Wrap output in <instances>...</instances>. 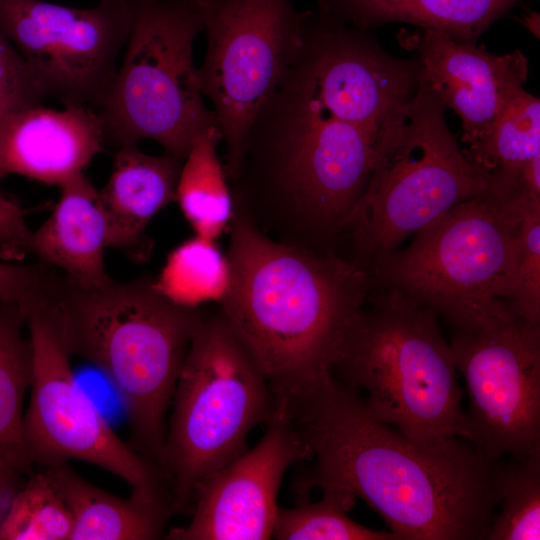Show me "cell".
<instances>
[{
	"label": "cell",
	"instance_id": "6da1fadb",
	"mask_svg": "<svg viewBox=\"0 0 540 540\" xmlns=\"http://www.w3.org/2000/svg\"><path fill=\"white\" fill-rule=\"evenodd\" d=\"M310 452L301 492L337 487L363 499L399 540H485L499 460L462 437L420 443L372 416L333 378L286 413Z\"/></svg>",
	"mask_w": 540,
	"mask_h": 540
},
{
	"label": "cell",
	"instance_id": "7a4b0ae2",
	"mask_svg": "<svg viewBox=\"0 0 540 540\" xmlns=\"http://www.w3.org/2000/svg\"><path fill=\"white\" fill-rule=\"evenodd\" d=\"M228 230L231 281L220 310L263 369L275 411L285 413L333 378L372 276L357 260L270 239L235 198Z\"/></svg>",
	"mask_w": 540,
	"mask_h": 540
},
{
	"label": "cell",
	"instance_id": "3957f363",
	"mask_svg": "<svg viewBox=\"0 0 540 540\" xmlns=\"http://www.w3.org/2000/svg\"><path fill=\"white\" fill-rule=\"evenodd\" d=\"M52 294L70 355L109 378L126 407L128 443L160 468L166 415L204 312L173 303L149 277L84 288L59 272Z\"/></svg>",
	"mask_w": 540,
	"mask_h": 540
},
{
	"label": "cell",
	"instance_id": "277c9868",
	"mask_svg": "<svg viewBox=\"0 0 540 540\" xmlns=\"http://www.w3.org/2000/svg\"><path fill=\"white\" fill-rule=\"evenodd\" d=\"M367 302L341 337L334 378L372 416L412 440H468L463 391L436 312L391 287L371 290Z\"/></svg>",
	"mask_w": 540,
	"mask_h": 540
},
{
	"label": "cell",
	"instance_id": "5b68a950",
	"mask_svg": "<svg viewBox=\"0 0 540 540\" xmlns=\"http://www.w3.org/2000/svg\"><path fill=\"white\" fill-rule=\"evenodd\" d=\"M377 139L337 120L288 73L262 106L244 144L233 196L276 205L313 230L336 233L360 200Z\"/></svg>",
	"mask_w": 540,
	"mask_h": 540
},
{
	"label": "cell",
	"instance_id": "8992f818",
	"mask_svg": "<svg viewBox=\"0 0 540 540\" xmlns=\"http://www.w3.org/2000/svg\"><path fill=\"white\" fill-rule=\"evenodd\" d=\"M160 459L173 513L192 509L201 483L242 454L276 405L259 362L219 309L203 313L171 402Z\"/></svg>",
	"mask_w": 540,
	"mask_h": 540
},
{
	"label": "cell",
	"instance_id": "52a82bcc",
	"mask_svg": "<svg viewBox=\"0 0 540 540\" xmlns=\"http://www.w3.org/2000/svg\"><path fill=\"white\" fill-rule=\"evenodd\" d=\"M537 204L489 191L466 200L416 232L407 248L369 263L373 285L402 291L457 328L505 320L514 315L505 298L523 213Z\"/></svg>",
	"mask_w": 540,
	"mask_h": 540
},
{
	"label": "cell",
	"instance_id": "ba28073f",
	"mask_svg": "<svg viewBox=\"0 0 540 540\" xmlns=\"http://www.w3.org/2000/svg\"><path fill=\"white\" fill-rule=\"evenodd\" d=\"M417 85L380 132L367 186L345 227L364 265L489 189V174L448 128L443 101L418 74Z\"/></svg>",
	"mask_w": 540,
	"mask_h": 540
},
{
	"label": "cell",
	"instance_id": "9c48e42d",
	"mask_svg": "<svg viewBox=\"0 0 540 540\" xmlns=\"http://www.w3.org/2000/svg\"><path fill=\"white\" fill-rule=\"evenodd\" d=\"M202 31L198 0H134L123 57L97 111L105 145L152 140L183 161L202 132L219 127L193 61Z\"/></svg>",
	"mask_w": 540,
	"mask_h": 540
},
{
	"label": "cell",
	"instance_id": "30bf717a",
	"mask_svg": "<svg viewBox=\"0 0 540 540\" xmlns=\"http://www.w3.org/2000/svg\"><path fill=\"white\" fill-rule=\"evenodd\" d=\"M23 303L33 357L29 405L23 415L31 464L47 469L85 461L127 482L131 495L171 505L161 469L119 438L78 385L52 286Z\"/></svg>",
	"mask_w": 540,
	"mask_h": 540
},
{
	"label": "cell",
	"instance_id": "8fae6325",
	"mask_svg": "<svg viewBox=\"0 0 540 540\" xmlns=\"http://www.w3.org/2000/svg\"><path fill=\"white\" fill-rule=\"evenodd\" d=\"M206 50L198 75L225 143L228 181L238 175L256 115L297 56L305 11L291 0H198Z\"/></svg>",
	"mask_w": 540,
	"mask_h": 540
},
{
	"label": "cell",
	"instance_id": "7c38bea8",
	"mask_svg": "<svg viewBox=\"0 0 540 540\" xmlns=\"http://www.w3.org/2000/svg\"><path fill=\"white\" fill-rule=\"evenodd\" d=\"M134 0L75 8L43 0H0V31L24 60L43 100L96 111L112 84Z\"/></svg>",
	"mask_w": 540,
	"mask_h": 540
},
{
	"label": "cell",
	"instance_id": "4fadbf2b",
	"mask_svg": "<svg viewBox=\"0 0 540 540\" xmlns=\"http://www.w3.org/2000/svg\"><path fill=\"white\" fill-rule=\"evenodd\" d=\"M454 328L449 343L469 396L468 441L493 461L540 452V324L512 315Z\"/></svg>",
	"mask_w": 540,
	"mask_h": 540
},
{
	"label": "cell",
	"instance_id": "5bb4252c",
	"mask_svg": "<svg viewBox=\"0 0 540 540\" xmlns=\"http://www.w3.org/2000/svg\"><path fill=\"white\" fill-rule=\"evenodd\" d=\"M289 72L327 114L377 140L413 96L418 74L320 8L305 10Z\"/></svg>",
	"mask_w": 540,
	"mask_h": 540
},
{
	"label": "cell",
	"instance_id": "9a60e30c",
	"mask_svg": "<svg viewBox=\"0 0 540 540\" xmlns=\"http://www.w3.org/2000/svg\"><path fill=\"white\" fill-rule=\"evenodd\" d=\"M309 460V449L292 421L275 411L264 435L252 449H246L201 483L190 522L172 528L164 538H272L283 476L291 465Z\"/></svg>",
	"mask_w": 540,
	"mask_h": 540
},
{
	"label": "cell",
	"instance_id": "2e32d148",
	"mask_svg": "<svg viewBox=\"0 0 540 540\" xmlns=\"http://www.w3.org/2000/svg\"><path fill=\"white\" fill-rule=\"evenodd\" d=\"M403 36L421 58L418 76L460 117L468 147L488 135L523 89L528 60L520 51L496 56L483 46L428 29Z\"/></svg>",
	"mask_w": 540,
	"mask_h": 540
},
{
	"label": "cell",
	"instance_id": "e0dca14e",
	"mask_svg": "<svg viewBox=\"0 0 540 540\" xmlns=\"http://www.w3.org/2000/svg\"><path fill=\"white\" fill-rule=\"evenodd\" d=\"M104 146L96 110L28 104L0 121V179L18 175L60 186L83 172Z\"/></svg>",
	"mask_w": 540,
	"mask_h": 540
},
{
	"label": "cell",
	"instance_id": "ac0fdd59",
	"mask_svg": "<svg viewBox=\"0 0 540 540\" xmlns=\"http://www.w3.org/2000/svg\"><path fill=\"white\" fill-rule=\"evenodd\" d=\"M169 154L150 155L137 144L116 148L111 174L99 199L107 224V248L140 259L148 253L145 230L152 218L176 198L182 166Z\"/></svg>",
	"mask_w": 540,
	"mask_h": 540
},
{
	"label": "cell",
	"instance_id": "d6986e66",
	"mask_svg": "<svg viewBox=\"0 0 540 540\" xmlns=\"http://www.w3.org/2000/svg\"><path fill=\"white\" fill-rule=\"evenodd\" d=\"M59 187V199L51 215L33 231L31 254L59 270L74 285H103L111 278L104 266L107 224L99 190L84 172Z\"/></svg>",
	"mask_w": 540,
	"mask_h": 540
},
{
	"label": "cell",
	"instance_id": "ffe728a7",
	"mask_svg": "<svg viewBox=\"0 0 540 540\" xmlns=\"http://www.w3.org/2000/svg\"><path fill=\"white\" fill-rule=\"evenodd\" d=\"M73 518L69 540H154L164 538L173 514L167 502L115 496L78 475L68 463L46 469Z\"/></svg>",
	"mask_w": 540,
	"mask_h": 540
},
{
	"label": "cell",
	"instance_id": "44dd1931",
	"mask_svg": "<svg viewBox=\"0 0 540 540\" xmlns=\"http://www.w3.org/2000/svg\"><path fill=\"white\" fill-rule=\"evenodd\" d=\"M26 308L0 303V494L11 499L35 471L23 439V404L33 369L32 346L24 335Z\"/></svg>",
	"mask_w": 540,
	"mask_h": 540
},
{
	"label": "cell",
	"instance_id": "7402d4cb",
	"mask_svg": "<svg viewBox=\"0 0 540 540\" xmlns=\"http://www.w3.org/2000/svg\"><path fill=\"white\" fill-rule=\"evenodd\" d=\"M318 8L357 27L404 22L475 43L523 0H317Z\"/></svg>",
	"mask_w": 540,
	"mask_h": 540
},
{
	"label": "cell",
	"instance_id": "603a6c76",
	"mask_svg": "<svg viewBox=\"0 0 540 540\" xmlns=\"http://www.w3.org/2000/svg\"><path fill=\"white\" fill-rule=\"evenodd\" d=\"M222 141L218 126L202 132L182 162L176 198L194 234L216 240L228 230L234 215V199L217 154Z\"/></svg>",
	"mask_w": 540,
	"mask_h": 540
},
{
	"label": "cell",
	"instance_id": "cb8c5ba5",
	"mask_svg": "<svg viewBox=\"0 0 540 540\" xmlns=\"http://www.w3.org/2000/svg\"><path fill=\"white\" fill-rule=\"evenodd\" d=\"M490 178L521 172L540 155V101L524 88L505 107L493 128L477 144L463 150Z\"/></svg>",
	"mask_w": 540,
	"mask_h": 540
},
{
	"label": "cell",
	"instance_id": "d4e9b609",
	"mask_svg": "<svg viewBox=\"0 0 540 540\" xmlns=\"http://www.w3.org/2000/svg\"><path fill=\"white\" fill-rule=\"evenodd\" d=\"M230 281L227 255L214 240L194 235L170 252L154 285L173 303L196 308L207 302H220Z\"/></svg>",
	"mask_w": 540,
	"mask_h": 540
},
{
	"label": "cell",
	"instance_id": "484cf974",
	"mask_svg": "<svg viewBox=\"0 0 540 540\" xmlns=\"http://www.w3.org/2000/svg\"><path fill=\"white\" fill-rule=\"evenodd\" d=\"M497 489L486 540H539L540 452L500 459Z\"/></svg>",
	"mask_w": 540,
	"mask_h": 540
},
{
	"label": "cell",
	"instance_id": "4316f807",
	"mask_svg": "<svg viewBox=\"0 0 540 540\" xmlns=\"http://www.w3.org/2000/svg\"><path fill=\"white\" fill-rule=\"evenodd\" d=\"M317 502L278 508L273 535L279 540H399L391 531L374 530L353 521L347 513L356 497L337 487L321 490Z\"/></svg>",
	"mask_w": 540,
	"mask_h": 540
},
{
	"label": "cell",
	"instance_id": "83f0119b",
	"mask_svg": "<svg viewBox=\"0 0 540 540\" xmlns=\"http://www.w3.org/2000/svg\"><path fill=\"white\" fill-rule=\"evenodd\" d=\"M72 514L46 469L34 471L11 498L0 525L3 540H69Z\"/></svg>",
	"mask_w": 540,
	"mask_h": 540
},
{
	"label": "cell",
	"instance_id": "f1b7e54d",
	"mask_svg": "<svg viewBox=\"0 0 540 540\" xmlns=\"http://www.w3.org/2000/svg\"><path fill=\"white\" fill-rule=\"evenodd\" d=\"M505 303L513 314L540 324V204L523 213L519 248Z\"/></svg>",
	"mask_w": 540,
	"mask_h": 540
},
{
	"label": "cell",
	"instance_id": "f546056e",
	"mask_svg": "<svg viewBox=\"0 0 540 540\" xmlns=\"http://www.w3.org/2000/svg\"><path fill=\"white\" fill-rule=\"evenodd\" d=\"M42 100L24 60L0 31V121L10 112Z\"/></svg>",
	"mask_w": 540,
	"mask_h": 540
},
{
	"label": "cell",
	"instance_id": "4dcf8cb0",
	"mask_svg": "<svg viewBox=\"0 0 540 540\" xmlns=\"http://www.w3.org/2000/svg\"><path fill=\"white\" fill-rule=\"evenodd\" d=\"M56 271L38 259L33 263L0 260V303L25 302L46 289Z\"/></svg>",
	"mask_w": 540,
	"mask_h": 540
},
{
	"label": "cell",
	"instance_id": "1f68e13d",
	"mask_svg": "<svg viewBox=\"0 0 540 540\" xmlns=\"http://www.w3.org/2000/svg\"><path fill=\"white\" fill-rule=\"evenodd\" d=\"M29 210L0 194V260L22 262L31 254L33 230L27 224Z\"/></svg>",
	"mask_w": 540,
	"mask_h": 540
},
{
	"label": "cell",
	"instance_id": "d6a6232c",
	"mask_svg": "<svg viewBox=\"0 0 540 540\" xmlns=\"http://www.w3.org/2000/svg\"><path fill=\"white\" fill-rule=\"evenodd\" d=\"M521 23L530 29L537 37L539 36V14L536 12H530L526 14Z\"/></svg>",
	"mask_w": 540,
	"mask_h": 540
},
{
	"label": "cell",
	"instance_id": "836d02e7",
	"mask_svg": "<svg viewBox=\"0 0 540 540\" xmlns=\"http://www.w3.org/2000/svg\"><path fill=\"white\" fill-rule=\"evenodd\" d=\"M11 499L3 496L0 494V525L2 523V520L6 514V511L8 509V506L10 504Z\"/></svg>",
	"mask_w": 540,
	"mask_h": 540
}]
</instances>
